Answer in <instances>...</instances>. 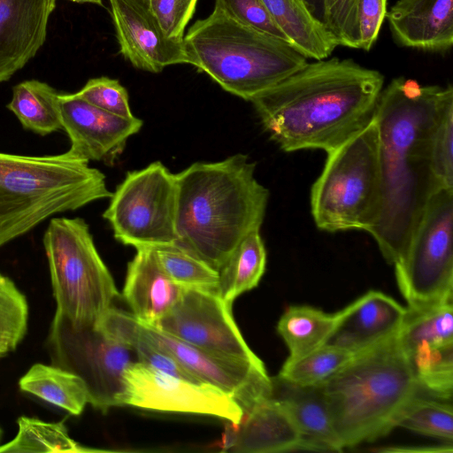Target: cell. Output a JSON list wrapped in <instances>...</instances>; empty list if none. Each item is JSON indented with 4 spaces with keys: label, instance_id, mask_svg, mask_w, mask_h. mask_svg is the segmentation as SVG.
Listing matches in <instances>:
<instances>
[{
    "label": "cell",
    "instance_id": "cell-1",
    "mask_svg": "<svg viewBox=\"0 0 453 453\" xmlns=\"http://www.w3.org/2000/svg\"><path fill=\"white\" fill-rule=\"evenodd\" d=\"M453 102L451 85L421 86L404 77L383 88L374 121L379 134L382 179L381 207L370 231L390 265L403 256L432 193L431 145L439 119Z\"/></svg>",
    "mask_w": 453,
    "mask_h": 453
},
{
    "label": "cell",
    "instance_id": "cell-2",
    "mask_svg": "<svg viewBox=\"0 0 453 453\" xmlns=\"http://www.w3.org/2000/svg\"><path fill=\"white\" fill-rule=\"evenodd\" d=\"M384 77L352 59L307 63L253 98L257 115L284 151L336 149L373 121Z\"/></svg>",
    "mask_w": 453,
    "mask_h": 453
},
{
    "label": "cell",
    "instance_id": "cell-3",
    "mask_svg": "<svg viewBox=\"0 0 453 453\" xmlns=\"http://www.w3.org/2000/svg\"><path fill=\"white\" fill-rule=\"evenodd\" d=\"M255 170L247 155L235 154L175 173V245L219 271L238 243L263 224L270 195Z\"/></svg>",
    "mask_w": 453,
    "mask_h": 453
},
{
    "label": "cell",
    "instance_id": "cell-4",
    "mask_svg": "<svg viewBox=\"0 0 453 453\" xmlns=\"http://www.w3.org/2000/svg\"><path fill=\"white\" fill-rule=\"evenodd\" d=\"M397 332L356 354L321 386L343 449L388 434L409 403L422 395Z\"/></svg>",
    "mask_w": 453,
    "mask_h": 453
},
{
    "label": "cell",
    "instance_id": "cell-5",
    "mask_svg": "<svg viewBox=\"0 0 453 453\" xmlns=\"http://www.w3.org/2000/svg\"><path fill=\"white\" fill-rule=\"evenodd\" d=\"M111 196L104 174L68 150L47 156L0 152V247L51 216Z\"/></svg>",
    "mask_w": 453,
    "mask_h": 453
},
{
    "label": "cell",
    "instance_id": "cell-6",
    "mask_svg": "<svg viewBox=\"0 0 453 453\" xmlns=\"http://www.w3.org/2000/svg\"><path fill=\"white\" fill-rule=\"evenodd\" d=\"M183 44L188 64L250 102L308 63L288 42L215 10L189 28Z\"/></svg>",
    "mask_w": 453,
    "mask_h": 453
},
{
    "label": "cell",
    "instance_id": "cell-7",
    "mask_svg": "<svg viewBox=\"0 0 453 453\" xmlns=\"http://www.w3.org/2000/svg\"><path fill=\"white\" fill-rule=\"evenodd\" d=\"M326 154L324 167L311 188L315 225L328 233H370L378 221L382 196L379 134L374 119Z\"/></svg>",
    "mask_w": 453,
    "mask_h": 453
},
{
    "label": "cell",
    "instance_id": "cell-8",
    "mask_svg": "<svg viewBox=\"0 0 453 453\" xmlns=\"http://www.w3.org/2000/svg\"><path fill=\"white\" fill-rule=\"evenodd\" d=\"M56 311L75 325H95L119 296L87 222L52 218L42 239Z\"/></svg>",
    "mask_w": 453,
    "mask_h": 453
},
{
    "label": "cell",
    "instance_id": "cell-9",
    "mask_svg": "<svg viewBox=\"0 0 453 453\" xmlns=\"http://www.w3.org/2000/svg\"><path fill=\"white\" fill-rule=\"evenodd\" d=\"M394 266L407 308L453 299V188H438L432 193Z\"/></svg>",
    "mask_w": 453,
    "mask_h": 453
},
{
    "label": "cell",
    "instance_id": "cell-10",
    "mask_svg": "<svg viewBox=\"0 0 453 453\" xmlns=\"http://www.w3.org/2000/svg\"><path fill=\"white\" fill-rule=\"evenodd\" d=\"M110 198L103 217L117 241L135 250L175 244V174L161 162L127 173Z\"/></svg>",
    "mask_w": 453,
    "mask_h": 453
},
{
    "label": "cell",
    "instance_id": "cell-11",
    "mask_svg": "<svg viewBox=\"0 0 453 453\" xmlns=\"http://www.w3.org/2000/svg\"><path fill=\"white\" fill-rule=\"evenodd\" d=\"M51 364L82 379L88 403L106 412L119 406L126 368L138 361L134 351L96 325H75L55 311L47 337Z\"/></svg>",
    "mask_w": 453,
    "mask_h": 453
},
{
    "label": "cell",
    "instance_id": "cell-12",
    "mask_svg": "<svg viewBox=\"0 0 453 453\" xmlns=\"http://www.w3.org/2000/svg\"><path fill=\"white\" fill-rule=\"evenodd\" d=\"M96 326L108 335L127 334L150 342L199 381L230 395L240 407L257 399L271 385L265 365L208 352L112 306Z\"/></svg>",
    "mask_w": 453,
    "mask_h": 453
},
{
    "label": "cell",
    "instance_id": "cell-13",
    "mask_svg": "<svg viewBox=\"0 0 453 453\" xmlns=\"http://www.w3.org/2000/svg\"><path fill=\"white\" fill-rule=\"evenodd\" d=\"M120 405L166 412L215 416L237 424L242 411L235 400L207 383L180 379L140 361L129 365L123 375Z\"/></svg>",
    "mask_w": 453,
    "mask_h": 453
},
{
    "label": "cell",
    "instance_id": "cell-14",
    "mask_svg": "<svg viewBox=\"0 0 453 453\" xmlns=\"http://www.w3.org/2000/svg\"><path fill=\"white\" fill-rule=\"evenodd\" d=\"M231 307L216 292L185 288L153 326L208 352L264 365L242 337Z\"/></svg>",
    "mask_w": 453,
    "mask_h": 453
},
{
    "label": "cell",
    "instance_id": "cell-15",
    "mask_svg": "<svg viewBox=\"0 0 453 453\" xmlns=\"http://www.w3.org/2000/svg\"><path fill=\"white\" fill-rule=\"evenodd\" d=\"M62 129L70 140L68 151L87 161L112 165L142 120L102 110L73 94L59 93Z\"/></svg>",
    "mask_w": 453,
    "mask_h": 453
},
{
    "label": "cell",
    "instance_id": "cell-16",
    "mask_svg": "<svg viewBox=\"0 0 453 453\" xmlns=\"http://www.w3.org/2000/svg\"><path fill=\"white\" fill-rule=\"evenodd\" d=\"M109 1L120 53L133 66L157 73L188 64L183 41L165 35L148 0Z\"/></svg>",
    "mask_w": 453,
    "mask_h": 453
},
{
    "label": "cell",
    "instance_id": "cell-17",
    "mask_svg": "<svg viewBox=\"0 0 453 453\" xmlns=\"http://www.w3.org/2000/svg\"><path fill=\"white\" fill-rule=\"evenodd\" d=\"M221 448L243 453L296 451L303 450V438L288 411L272 395L243 412L239 423L226 426Z\"/></svg>",
    "mask_w": 453,
    "mask_h": 453
},
{
    "label": "cell",
    "instance_id": "cell-18",
    "mask_svg": "<svg viewBox=\"0 0 453 453\" xmlns=\"http://www.w3.org/2000/svg\"><path fill=\"white\" fill-rule=\"evenodd\" d=\"M407 313L387 294L370 290L337 311L336 325L326 344L362 352L395 334Z\"/></svg>",
    "mask_w": 453,
    "mask_h": 453
},
{
    "label": "cell",
    "instance_id": "cell-19",
    "mask_svg": "<svg viewBox=\"0 0 453 453\" xmlns=\"http://www.w3.org/2000/svg\"><path fill=\"white\" fill-rule=\"evenodd\" d=\"M57 0H0V82L6 81L43 45Z\"/></svg>",
    "mask_w": 453,
    "mask_h": 453
},
{
    "label": "cell",
    "instance_id": "cell-20",
    "mask_svg": "<svg viewBox=\"0 0 453 453\" xmlns=\"http://www.w3.org/2000/svg\"><path fill=\"white\" fill-rule=\"evenodd\" d=\"M386 18L401 46L445 52L453 44V0H398Z\"/></svg>",
    "mask_w": 453,
    "mask_h": 453
},
{
    "label": "cell",
    "instance_id": "cell-21",
    "mask_svg": "<svg viewBox=\"0 0 453 453\" xmlns=\"http://www.w3.org/2000/svg\"><path fill=\"white\" fill-rule=\"evenodd\" d=\"M184 289L162 270L152 248L136 249L127 265L123 298L140 322L156 324L174 306Z\"/></svg>",
    "mask_w": 453,
    "mask_h": 453
},
{
    "label": "cell",
    "instance_id": "cell-22",
    "mask_svg": "<svg viewBox=\"0 0 453 453\" xmlns=\"http://www.w3.org/2000/svg\"><path fill=\"white\" fill-rule=\"evenodd\" d=\"M272 380L273 396L283 403L301 433L303 450L342 451L322 387L298 386L278 376Z\"/></svg>",
    "mask_w": 453,
    "mask_h": 453
},
{
    "label": "cell",
    "instance_id": "cell-23",
    "mask_svg": "<svg viewBox=\"0 0 453 453\" xmlns=\"http://www.w3.org/2000/svg\"><path fill=\"white\" fill-rule=\"evenodd\" d=\"M290 45L306 58H327L339 46L303 0H261Z\"/></svg>",
    "mask_w": 453,
    "mask_h": 453
},
{
    "label": "cell",
    "instance_id": "cell-24",
    "mask_svg": "<svg viewBox=\"0 0 453 453\" xmlns=\"http://www.w3.org/2000/svg\"><path fill=\"white\" fill-rule=\"evenodd\" d=\"M19 388L72 415H80L87 403V387L78 375L54 365L36 363L19 379Z\"/></svg>",
    "mask_w": 453,
    "mask_h": 453
},
{
    "label": "cell",
    "instance_id": "cell-25",
    "mask_svg": "<svg viewBox=\"0 0 453 453\" xmlns=\"http://www.w3.org/2000/svg\"><path fill=\"white\" fill-rule=\"evenodd\" d=\"M266 265V250L260 229L248 234L219 268L218 295L231 303L257 286Z\"/></svg>",
    "mask_w": 453,
    "mask_h": 453
},
{
    "label": "cell",
    "instance_id": "cell-26",
    "mask_svg": "<svg viewBox=\"0 0 453 453\" xmlns=\"http://www.w3.org/2000/svg\"><path fill=\"white\" fill-rule=\"evenodd\" d=\"M58 95L46 82L25 81L13 87L7 108L25 129L47 135L62 129Z\"/></svg>",
    "mask_w": 453,
    "mask_h": 453
},
{
    "label": "cell",
    "instance_id": "cell-27",
    "mask_svg": "<svg viewBox=\"0 0 453 453\" xmlns=\"http://www.w3.org/2000/svg\"><path fill=\"white\" fill-rule=\"evenodd\" d=\"M337 321V312L326 313L308 305L289 306L277 324L288 349V358H297L326 344Z\"/></svg>",
    "mask_w": 453,
    "mask_h": 453
},
{
    "label": "cell",
    "instance_id": "cell-28",
    "mask_svg": "<svg viewBox=\"0 0 453 453\" xmlns=\"http://www.w3.org/2000/svg\"><path fill=\"white\" fill-rule=\"evenodd\" d=\"M453 300L424 308H407L405 319L397 332L398 341L409 357L423 347L453 343Z\"/></svg>",
    "mask_w": 453,
    "mask_h": 453
},
{
    "label": "cell",
    "instance_id": "cell-29",
    "mask_svg": "<svg viewBox=\"0 0 453 453\" xmlns=\"http://www.w3.org/2000/svg\"><path fill=\"white\" fill-rule=\"evenodd\" d=\"M17 424L16 436L0 445V453L97 451L85 448L72 439L63 422H46L21 416Z\"/></svg>",
    "mask_w": 453,
    "mask_h": 453
},
{
    "label": "cell",
    "instance_id": "cell-30",
    "mask_svg": "<svg viewBox=\"0 0 453 453\" xmlns=\"http://www.w3.org/2000/svg\"><path fill=\"white\" fill-rule=\"evenodd\" d=\"M356 354L333 345L323 346L297 358H287L278 377L303 387H321Z\"/></svg>",
    "mask_w": 453,
    "mask_h": 453
},
{
    "label": "cell",
    "instance_id": "cell-31",
    "mask_svg": "<svg viewBox=\"0 0 453 453\" xmlns=\"http://www.w3.org/2000/svg\"><path fill=\"white\" fill-rule=\"evenodd\" d=\"M409 358L423 392L436 399L450 401L453 394V343L418 349Z\"/></svg>",
    "mask_w": 453,
    "mask_h": 453
},
{
    "label": "cell",
    "instance_id": "cell-32",
    "mask_svg": "<svg viewBox=\"0 0 453 453\" xmlns=\"http://www.w3.org/2000/svg\"><path fill=\"white\" fill-rule=\"evenodd\" d=\"M165 274L185 288H198L217 293L219 272L175 244L153 249Z\"/></svg>",
    "mask_w": 453,
    "mask_h": 453
},
{
    "label": "cell",
    "instance_id": "cell-33",
    "mask_svg": "<svg viewBox=\"0 0 453 453\" xmlns=\"http://www.w3.org/2000/svg\"><path fill=\"white\" fill-rule=\"evenodd\" d=\"M396 426L452 443V405L447 401L418 395L402 412Z\"/></svg>",
    "mask_w": 453,
    "mask_h": 453
},
{
    "label": "cell",
    "instance_id": "cell-34",
    "mask_svg": "<svg viewBox=\"0 0 453 453\" xmlns=\"http://www.w3.org/2000/svg\"><path fill=\"white\" fill-rule=\"evenodd\" d=\"M29 306L24 293L0 273V357L13 352L25 338Z\"/></svg>",
    "mask_w": 453,
    "mask_h": 453
},
{
    "label": "cell",
    "instance_id": "cell-35",
    "mask_svg": "<svg viewBox=\"0 0 453 453\" xmlns=\"http://www.w3.org/2000/svg\"><path fill=\"white\" fill-rule=\"evenodd\" d=\"M431 161L437 185L453 188V102L443 111L434 130Z\"/></svg>",
    "mask_w": 453,
    "mask_h": 453
},
{
    "label": "cell",
    "instance_id": "cell-36",
    "mask_svg": "<svg viewBox=\"0 0 453 453\" xmlns=\"http://www.w3.org/2000/svg\"><path fill=\"white\" fill-rule=\"evenodd\" d=\"M215 11L241 25L289 42L275 24L261 0H215Z\"/></svg>",
    "mask_w": 453,
    "mask_h": 453
},
{
    "label": "cell",
    "instance_id": "cell-37",
    "mask_svg": "<svg viewBox=\"0 0 453 453\" xmlns=\"http://www.w3.org/2000/svg\"><path fill=\"white\" fill-rule=\"evenodd\" d=\"M74 94L111 113L125 118L134 117L129 106L128 93L118 80L108 77L90 79Z\"/></svg>",
    "mask_w": 453,
    "mask_h": 453
},
{
    "label": "cell",
    "instance_id": "cell-38",
    "mask_svg": "<svg viewBox=\"0 0 453 453\" xmlns=\"http://www.w3.org/2000/svg\"><path fill=\"white\" fill-rule=\"evenodd\" d=\"M357 0H326L324 24L338 45L359 49Z\"/></svg>",
    "mask_w": 453,
    "mask_h": 453
},
{
    "label": "cell",
    "instance_id": "cell-39",
    "mask_svg": "<svg viewBox=\"0 0 453 453\" xmlns=\"http://www.w3.org/2000/svg\"><path fill=\"white\" fill-rule=\"evenodd\" d=\"M165 35L183 41L184 30L191 19L197 0H148Z\"/></svg>",
    "mask_w": 453,
    "mask_h": 453
},
{
    "label": "cell",
    "instance_id": "cell-40",
    "mask_svg": "<svg viewBox=\"0 0 453 453\" xmlns=\"http://www.w3.org/2000/svg\"><path fill=\"white\" fill-rule=\"evenodd\" d=\"M110 336L131 348L134 351L138 361L173 376L193 382L203 383L199 381L173 357L150 342L127 334H117Z\"/></svg>",
    "mask_w": 453,
    "mask_h": 453
},
{
    "label": "cell",
    "instance_id": "cell-41",
    "mask_svg": "<svg viewBox=\"0 0 453 453\" xmlns=\"http://www.w3.org/2000/svg\"><path fill=\"white\" fill-rule=\"evenodd\" d=\"M388 0H357L359 49L368 51L375 43L387 14Z\"/></svg>",
    "mask_w": 453,
    "mask_h": 453
},
{
    "label": "cell",
    "instance_id": "cell-42",
    "mask_svg": "<svg viewBox=\"0 0 453 453\" xmlns=\"http://www.w3.org/2000/svg\"><path fill=\"white\" fill-rule=\"evenodd\" d=\"M311 14L324 24L326 0H303ZM325 25V24H324Z\"/></svg>",
    "mask_w": 453,
    "mask_h": 453
},
{
    "label": "cell",
    "instance_id": "cell-43",
    "mask_svg": "<svg viewBox=\"0 0 453 453\" xmlns=\"http://www.w3.org/2000/svg\"><path fill=\"white\" fill-rule=\"evenodd\" d=\"M69 1H73L75 3H90V4H98L100 6H104L102 0H69Z\"/></svg>",
    "mask_w": 453,
    "mask_h": 453
},
{
    "label": "cell",
    "instance_id": "cell-44",
    "mask_svg": "<svg viewBox=\"0 0 453 453\" xmlns=\"http://www.w3.org/2000/svg\"><path fill=\"white\" fill-rule=\"evenodd\" d=\"M2 437H3V430H2V428H1V426H0V441H1V440H2Z\"/></svg>",
    "mask_w": 453,
    "mask_h": 453
}]
</instances>
